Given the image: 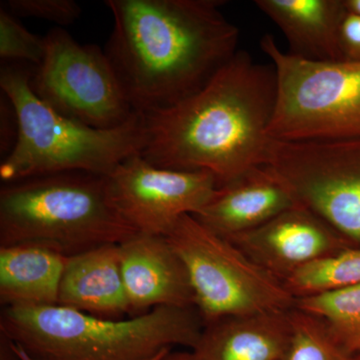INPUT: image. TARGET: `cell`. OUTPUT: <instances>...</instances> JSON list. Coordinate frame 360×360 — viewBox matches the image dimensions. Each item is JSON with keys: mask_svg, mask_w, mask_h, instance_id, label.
<instances>
[{"mask_svg": "<svg viewBox=\"0 0 360 360\" xmlns=\"http://www.w3.org/2000/svg\"><path fill=\"white\" fill-rule=\"evenodd\" d=\"M222 0H106L104 46L132 108L165 110L198 94L238 52Z\"/></svg>", "mask_w": 360, "mask_h": 360, "instance_id": "obj_1", "label": "cell"}, {"mask_svg": "<svg viewBox=\"0 0 360 360\" xmlns=\"http://www.w3.org/2000/svg\"><path fill=\"white\" fill-rule=\"evenodd\" d=\"M276 97L274 65L238 51L198 94L143 115L146 141L141 155L165 169L205 170L219 187L227 186L264 165Z\"/></svg>", "mask_w": 360, "mask_h": 360, "instance_id": "obj_2", "label": "cell"}, {"mask_svg": "<svg viewBox=\"0 0 360 360\" xmlns=\"http://www.w3.org/2000/svg\"><path fill=\"white\" fill-rule=\"evenodd\" d=\"M203 326L196 307H155L122 319L61 305H14L0 314V335L35 360H153L175 347L193 349Z\"/></svg>", "mask_w": 360, "mask_h": 360, "instance_id": "obj_3", "label": "cell"}, {"mask_svg": "<svg viewBox=\"0 0 360 360\" xmlns=\"http://www.w3.org/2000/svg\"><path fill=\"white\" fill-rule=\"evenodd\" d=\"M32 72L18 63L0 70L2 94L18 120L15 143L0 163L4 184L70 172L108 176L130 156L141 155L146 141L142 113L116 129L87 127L39 99L30 86Z\"/></svg>", "mask_w": 360, "mask_h": 360, "instance_id": "obj_4", "label": "cell"}, {"mask_svg": "<svg viewBox=\"0 0 360 360\" xmlns=\"http://www.w3.org/2000/svg\"><path fill=\"white\" fill-rule=\"evenodd\" d=\"M135 233L113 205L104 175L60 172L0 188V246H40L70 257Z\"/></svg>", "mask_w": 360, "mask_h": 360, "instance_id": "obj_5", "label": "cell"}, {"mask_svg": "<svg viewBox=\"0 0 360 360\" xmlns=\"http://www.w3.org/2000/svg\"><path fill=\"white\" fill-rule=\"evenodd\" d=\"M260 47L277 77L267 136L276 141L360 137V60L311 61L283 51L272 34Z\"/></svg>", "mask_w": 360, "mask_h": 360, "instance_id": "obj_6", "label": "cell"}, {"mask_svg": "<svg viewBox=\"0 0 360 360\" xmlns=\"http://www.w3.org/2000/svg\"><path fill=\"white\" fill-rule=\"evenodd\" d=\"M165 238L186 264L205 324L231 315L295 309V298L283 283L193 215L180 217Z\"/></svg>", "mask_w": 360, "mask_h": 360, "instance_id": "obj_7", "label": "cell"}, {"mask_svg": "<svg viewBox=\"0 0 360 360\" xmlns=\"http://www.w3.org/2000/svg\"><path fill=\"white\" fill-rule=\"evenodd\" d=\"M45 53L30 86L60 115L97 129L129 122L134 110L104 49L82 44L61 27L44 37Z\"/></svg>", "mask_w": 360, "mask_h": 360, "instance_id": "obj_8", "label": "cell"}, {"mask_svg": "<svg viewBox=\"0 0 360 360\" xmlns=\"http://www.w3.org/2000/svg\"><path fill=\"white\" fill-rule=\"evenodd\" d=\"M264 165L285 182L300 205L360 248V137L269 139Z\"/></svg>", "mask_w": 360, "mask_h": 360, "instance_id": "obj_9", "label": "cell"}, {"mask_svg": "<svg viewBox=\"0 0 360 360\" xmlns=\"http://www.w3.org/2000/svg\"><path fill=\"white\" fill-rule=\"evenodd\" d=\"M106 177L120 217L135 231L155 236H167L184 215L198 214L219 188L210 172L165 169L141 155L130 156Z\"/></svg>", "mask_w": 360, "mask_h": 360, "instance_id": "obj_10", "label": "cell"}, {"mask_svg": "<svg viewBox=\"0 0 360 360\" xmlns=\"http://www.w3.org/2000/svg\"><path fill=\"white\" fill-rule=\"evenodd\" d=\"M226 239L283 283L302 267L354 248L328 222L300 205L257 229Z\"/></svg>", "mask_w": 360, "mask_h": 360, "instance_id": "obj_11", "label": "cell"}, {"mask_svg": "<svg viewBox=\"0 0 360 360\" xmlns=\"http://www.w3.org/2000/svg\"><path fill=\"white\" fill-rule=\"evenodd\" d=\"M130 316L155 307H195L186 264L165 236L137 232L120 243Z\"/></svg>", "mask_w": 360, "mask_h": 360, "instance_id": "obj_12", "label": "cell"}, {"mask_svg": "<svg viewBox=\"0 0 360 360\" xmlns=\"http://www.w3.org/2000/svg\"><path fill=\"white\" fill-rule=\"evenodd\" d=\"M298 205L285 182L271 168L260 165L219 187L210 202L193 217L222 238H231Z\"/></svg>", "mask_w": 360, "mask_h": 360, "instance_id": "obj_13", "label": "cell"}, {"mask_svg": "<svg viewBox=\"0 0 360 360\" xmlns=\"http://www.w3.org/2000/svg\"><path fill=\"white\" fill-rule=\"evenodd\" d=\"M231 315L205 323L193 360H281L291 336V310Z\"/></svg>", "mask_w": 360, "mask_h": 360, "instance_id": "obj_14", "label": "cell"}, {"mask_svg": "<svg viewBox=\"0 0 360 360\" xmlns=\"http://www.w3.org/2000/svg\"><path fill=\"white\" fill-rule=\"evenodd\" d=\"M58 305L101 319H122L130 315L120 245H101L68 257Z\"/></svg>", "mask_w": 360, "mask_h": 360, "instance_id": "obj_15", "label": "cell"}, {"mask_svg": "<svg viewBox=\"0 0 360 360\" xmlns=\"http://www.w3.org/2000/svg\"><path fill=\"white\" fill-rule=\"evenodd\" d=\"M283 33L288 53L311 61L345 60L340 49L345 0H255Z\"/></svg>", "mask_w": 360, "mask_h": 360, "instance_id": "obj_16", "label": "cell"}, {"mask_svg": "<svg viewBox=\"0 0 360 360\" xmlns=\"http://www.w3.org/2000/svg\"><path fill=\"white\" fill-rule=\"evenodd\" d=\"M68 257L35 245L0 246V303L58 305Z\"/></svg>", "mask_w": 360, "mask_h": 360, "instance_id": "obj_17", "label": "cell"}, {"mask_svg": "<svg viewBox=\"0 0 360 360\" xmlns=\"http://www.w3.org/2000/svg\"><path fill=\"white\" fill-rule=\"evenodd\" d=\"M296 309L319 317L347 354H360V283L295 300Z\"/></svg>", "mask_w": 360, "mask_h": 360, "instance_id": "obj_18", "label": "cell"}, {"mask_svg": "<svg viewBox=\"0 0 360 360\" xmlns=\"http://www.w3.org/2000/svg\"><path fill=\"white\" fill-rule=\"evenodd\" d=\"M360 283V248H348L296 271L284 285L291 295L307 297Z\"/></svg>", "mask_w": 360, "mask_h": 360, "instance_id": "obj_19", "label": "cell"}, {"mask_svg": "<svg viewBox=\"0 0 360 360\" xmlns=\"http://www.w3.org/2000/svg\"><path fill=\"white\" fill-rule=\"evenodd\" d=\"M291 326L290 343L281 360H352L319 317L295 307Z\"/></svg>", "mask_w": 360, "mask_h": 360, "instance_id": "obj_20", "label": "cell"}, {"mask_svg": "<svg viewBox=\"0 0 360 360\" xmlns=\"http://www.w3.org/2000/svg\"><path fill=\"white\" fill-rule=\"evenodd\" d=\"M44 37L33 34L4 4L0 6V58L39 66L44 58Z\"/></svg>", "mask_w": 360, "mask_h": 360, "instance_id": "obj_21", "label": "cell"}, {"mask_svg": "<svg viewBox=\"0 0 360 360\" xmlns=\"http://www.w3.org/2000/svg\"><path fill=\"white\" fill-rule=\"evenodd\" d=\"M4 6L15 18H39L59 26L72 25L82 13L73 0H8Z\"/></svg>", "mask_w": 360, "mask_h": 360, "instance_id": "obj_22", "label": "cell"}, {"mask_svg": "<svg viewBox=\"0 0 360 360\" xmlns=\"http://www.w3.org/2000/svg\"><path fill=\"white\" fill-rule=\"evenodd\" d=\"M340 41L343 58L348 60H360V15L347 13L341 21Z\"/></svg>", "mask_w": 360, "mask_h": 360, "instance_id": "obj_23", "label": "cell"}, {"mask_svg": "<svg viewBox=\"0 0 360 360\" xmlns=\"http://www.w3.org/2000/svg\"><path fill=\"white\" fill-rule=\"evenodd\" d=\"M160 360H193L191 350L172 349L167 352Z\"/></svg>", "mask_w": 360, "mask_h": 360, "instance_id": "obj_24", "label": "cell"}, {"mask_svg": "<svg viewBox=\"0 0 360 360\" xmlns=\"http://www.w3.org/2000/svg\"><path fill=\"white\" fill-rule=\"evenodd\" d=\"M11 345H13V350H14V352H15V354H18V356L20 357V360H35V359H33L32 356H30V355L26 354V352H25V350L22 349V348H21L20 347H18V345H15V343H13V341H11ZM170 350H172V349H170ZM169 352V350H167V352H162V354H161L160 355H158V356L156 357V359H155L153 360H160L161 359V357H162L163 355L167 354V352Z\"/></svg>", "mask_w": 360, "mask_h": 360, "instance_id": "obj_25", "label": "cell"}, {"mask_svg": "<svg viewBox=\"0 0 360 360\" xmlns=\"http://www.w3.org/2000/svg\"><path fill=\"white\" fill-rule=\"evenodd\" d=\"M345 4L348 11L360 15V0H345Z\"/></svg>", "mask_w": 360, "mask_h": 360, "instance_id": "obj_26", "label": "cell"}, {"mask_svg": "<svg viewBox=\"0 0 360 360\" xmlns=\"http://www.w3.org/2000/svg\"><path fill=\"white\" fill-rule=\"evenodd\" d=\"M352 360H360V354L357 355H354V357H352Z\"/></svg>", "mask_w": 360, "mask_h": 360, "instance_id": "obj_27", "label": "cell"}]
</instances>
